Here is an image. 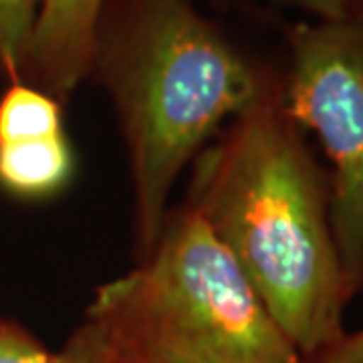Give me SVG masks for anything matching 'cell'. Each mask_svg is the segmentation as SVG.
I'll return each instance as SVG.
<instances>
[{
  "mask_svg": "<svg viewBox=\"0 0 363 363\" xmlns=\"http://www.w3.org/2000/svg\"><path fill=\"white\" fill-rule=\"evenodd\" d=\"M182 204L230 252L301 357L343 335L353 293L331 228L329 174L281 89L233 117L196 156Z\"/></svg>",
  "mask_w": 363,
  "mask_h": 363,
  "instance_id": "6da1fadb",
  "label": "cell"
},
{
  "mask_svg": "<svg viewBox=\"0 0 363 363\" xmlns=\"http://www.w3.org/2000/svg\"><path fill=\"white\" fill-rule=\"evenodd\" d=\"M85 319L117 363H303L245 272L204 220L169 208L156 245L97 286Z\"/></svg>",
  "mask_w": 363,
  "mask_h": 363,
  "instance_id": "3957f363",
  "label": "cell"
},
{
  "mask_svg": "<svg viewBox=\"0 0 363 363\" xmlns=\"http://www.w3.org/2000/svg\"><path fill=\"white\" fill-rule=\"evenodd\" d=\"M63 101L26 81L6 83L0 93V143L63 135Z\"/></svg>",
  "mask_w": 363,
  "mask_h": 363,
  "instance_id": "52a82bcc",
  "label": "cell"
},
{
  "mask_svg": "<svg viewBox=\"0 0 363 363\" xmlns=\"http://www.w3.org/2000/svg\"><path fill=\"white\" fill-rule=\"evenodd\" d=\"M303 363H363V327L343 331V335L327 347L303 357Z\"/></svg>",
  "mask_w": 363,
  "mask_h": 363,
  "instance_id": "8fae6325",
  "label": "cell"
},
{
  "mask_svg": "<svg viewBox=\"0 0 363 363\" xmlns=\"http://www.w3.org/2000/svg\"><path fill=\"white\" fill-rule=\"evenodd\" d=\"M75 152L67 133L0 143V192L21 202L51 200L73 180Z\"/></svg>",
  "mask_w": 363,
  "mask_h": 363,
  "instance_id": "8992f818",
  "label": "cell"
},
{
  "mask_svg": "<svg viewBox=\"0 0 363 363\" xmlns=\"http://www.w3.org/2000/svg\"><path fill=\"white\" fill-rule=\"evenodd\" d=\"M317 16V21H345L363 14L362 0H277Z\"/></svg>",
  "mask_w": 363,
  "mask_h": 363,
  "instance_id": "7c38bea8",
  "label": "cell"
},
{
  "mask_svg": "<svg viewBox=\"0 0 363 363\" xmlns=\"http://www.w3.org/2000/svg\"><path fill=\"white\" fill-rule=\"evenodd\" d=\"M43 0H0V75L23 81L26 57Z\"/></svg>",
  "mask_w": 363,
  "mask_h": 363,
  "instance_id": "ba28073f",
  "label": "cell"
},
{
  "mask_svg": "<svg viewBox=\"0 0 363 363\" xmlns=\"http://www.w3.org/2000/svg\"><path fill=\"white\" fill-rule=\"evenodd\" d=\"M51 353L26 325L0 317V363H49Z\"/></svg>",
  "mask_w": 363,
  "mask_h": 363,
  "instance_id": "30bf717a",
  "label": "cell"
},
{
  "mask_svg": "<svg viewBox=\"0 0 363 363\" xmlns=\"http://www.w3.org/2000/svg\"><path fill=\"white\" fill-rule=\"evenodd\" d=\"M107 0H43L23 81L65 101L89 75Z\"/></svg>",
  "mask_w": 363,
  "mask_h": 363,
  "instance_id": "5b68a950",
  "label": "cell"
},
{
  "mask_svg": "<svg viewBox=\"0 0 363 363\" xmlns=\"http://www.w3.org/2000/svg\"><path fill=\"white\" fill-rule=\"evenodd\" d=\"M89 75L107 91L125 143L133 252L142 260L182 174L233 117L281 83L186 0H107Z\"/></svg>",
  "mask_w": 363,
  "mask_h": 363,
  "instance_id": "7a4b0ae2",
  "label": "cell"
},
{
  "mask_svg": "<svg viewBox=\"0 0 363 363\" xmlns=\"http://www.w3.org/2000/svg\"><path fill=\"white\" fill-rule=\"evenodd\" d=\"M281 104L331 162V228L351 293L363 289V14L298 23Z\"/></svg>",
  "mask_w": 363,
  "mask_h": 363,
  "instance_id": "277c9868",
  "label": "cell"
},
{
  "mask_svg": "<svg viewBox=\"0 0 363 363\" xmlns=\"http://www.w3.org/2000/svg\"><path fill=\"white\" fill-rule=\"evenodd\" d=\"M49 363H117V355L104 329L83 319L63 345L52 351Z\"/></svg>",
  "mask_w": 363,
  "mask_h": 363,
  "instance_id": "9c48e42d",
  "label": "cell"
}]
</instances>
